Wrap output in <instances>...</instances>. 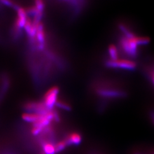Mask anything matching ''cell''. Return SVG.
Segmentation results:
<instances>
[{
    "label": "cell",
    "mask_w": 154,
    "mask_h": 154,
    "mask_svg": "<svg viewBox=\"0 0 154 154\" xmlns=\"http://www.w3.org/2000/svg\"><path fill=\"white\" fill-rule=\"evenodd\" d=\"M122 35L119 38V44L125 54L131 58L138 55L139 46H145L150 42L149 38L136 35L123 24L119 25Z\"/></svg>",
    "instance_id": "6da1fadb"
},
{
    "label": "cell",
    "mask_w": 154,
    "mask_h": 154,
    "mask_svg": "<svg viewBox=\"0 0 154 154\" xmlns=\"http://www.w3.org/2000/svg\"><path fill=\"white\" fill-rule=\"evenodd\" d=\"M105 65L108 68L114 69L132 71L137 68V64L135 61L131 60L118 58L116 60H107L105 62Z\"/></svg>",
    "instance_id": "7a4b0ae2"
},
{
    "label": "cell",
    "mask_w": 154,
    "mask_h": 154,
    "mask_svg": "<svg viewBox=\"0 0 154 154\" xmlns=\"http://www.w3.org/2000/svg\"><path fill=\"white\" fill-rule=\"evenodd\" d=\"M96 93L99 96L108 99H119L126 95V93L124 91L111 88H98Z\"/></svg>",
    "instance_id": "3957f363"
},
{
    "label": "cell",
    "mask_w": 154,
    "mask_h": 154,
    "mask_svg": "<svg viewBox=\"0 0 154 154\" xmlns=\"http://www.w3.org/2000/svg\"><path fill=\"white\" fill-rule=\"evenodd\" d=\"M59 91V88L54 86L50 88L45 94L44 103L49 110H53V107L58 100Z\"/></svg>",
    "instance_id": "277c9868"
},
{
    "label": "cell",
    "mask_w": 154,
    "mask_h": 154,
    "mask_svg": "<svg viewBox=\"0 0 154 154\" xmlns=\"http://www.w3.org/2000/svg\"><path fill=\"white\" fill-rule=\"evenodd\" d=\"M67 146H77L82 142V137L79 133L71 132L63 139Z\"/></svg>",
    "instance_id": "5b68a950"
},
{
    "label": "cell",
    "mask_w": 154,
    "mask_h": 154,
    "mask_svg": "<svg viewBox=\"0 0 154 154\" xmlns=\"http://www.w3.org/2000/svg\"><path fill=\"white\" fill-rule=\"evenodd\" d=\"M17 17L15 22V25L18 26L19 28L22 29L24 28L25 23L28 20L27 18V12L25 9L23 8L19 7L17 9Z\"/></svg>",
    "instance_id": "8992f818"
},
{
    "label": "cell",
    "mask_w": 154,
    "mask_h": 154,
    "mask_svg": "<svg viewBox=\"0 0 154 154\" xmlns=\"http://www.w3.org/2000/svg\"><path fill=\"white\" fill-rule=\"evenodd\" d=\"M35 39L38 42V48L39 50L44 49L45 43V33L44 25L40 23L37 26Z\"/></svg>",
    "instance_id": "52a82bcc"
},
{
    "label": "cell",
    "mask_w": 154,
    "mask_h": 154,
    "mask_svg": "<svg viewBox=\"0 0 154 154\" xmlns=\"http://www.w3.org/2000/svg\"><path fill=\"white\" fill-rule=\"evenodd\" d=\"M42 115L34 114V113H29L26 112L23 114L22 116V119L28 123H34L38 121Z\"/></svg>",
    "instance_id": "ba28073f"
},
{
    "label": "cell",
    "mask_w": 154,
    "mask_h": 154,
    "mask_svg": "<svg viewBox=\"0 0 154 154\" xmlns=\"http://www.w3.org/2000/svg\"><path fill=\"white\" fill-rule=\"evenodd\" d=\"M108 53L110 60H116L119 58V52L118 48L114 45H111L108 48Z\"/></svg>",
    "instance_id": "9c48e42d"
},
{
    "label": "cell",
    "mask_w": 154,
    "mask_h": 154,
    "mask_svg": "<svg viewBox=\"0 0 154 154\" xmlns=\"http://www.w3.org/2000/svg\"><path fill=\"white\" fill-rule=\"evenodd\" d=\"M41 149L45 154H55V144L51 143H45L41 147Z\"/></svg>",
    "instance_id": "30bf717a"
},
{
    "label": "cell",
    "mask_w": 154,
    "mask_h": 154,
    "mask_svg": "<svg viewBox=\"0 0 154 154\" xmlns=\"http://www.w3.org/2000/svg\"><path fill=\"white\" fill-rule=\"evenodd\" d=\"M66 147H67V146L66 145L64 140L60 142H57V143L55 144V153L58 154L63 151L65 149H66Z\"/></svg>",
    "instance_id": "8fae6325"
},
{
    "label": "cell",
    "mask_w": 154,
    "mask_h": 154,
    "mask_svg": "<svg viewBox=\"0 0 154 154\" xmlns=\"http://www.w3.org/2000/svg\"><path fill=\"white\" fill-rule=\"evenodd\" d=\"M55 105L57 106H58V107H60V109H62L63 110H66V111H70L72 109L71 106L69 105H68L67 103L62 101V100H57V103Z\"/></svg>",
    "instance_id": "7c38bea8"
},
{
    "label": "cell",
    "mask_w": 154,
    "mask_h": 154,
    "mask_svg": "<svg viewBox=\"0 0 154 154\" xmlns=\"http://www.w3.org/2000/svg\"><path fill=\"white\" fill-rule=\"evenodd\" d=\"M149 79H150V81L151 83L153 84L154 86V67L152 68L149 72Z\"/></svg>",
    "instance_id": "4fadbf2b"
},
{
    "label": "cell",
    "mask_w": 154,
    "mask_h": 154,
    "mask_svg": "<svg viewBox=\"0 0 154 154\" xmlns=\"http://www.w3.org/2000/svg\"><path fill=\"white\" fill-rule=\"evenodd\" d=\"M1 154H17V153L15 151L8 149H6L4 151H3Z\"/></svg>",
    "instance_id": "5bb4252c"
},
{
    "label": "cell",
    "mask_w": 154,
    "mask_h": 154,
    "mask_svg": "<svg viewBox=\"0 0 154 154\" xmlns=\"http://www.w3.org/2000/svg\"><path fill=\"white\" fill-rule=\"evenodd\" d=\"M149 118H150V119H151V121L152 122V123H153L154 126V110L150 111Z\"/></svg>",
    "instance_id": "9a60e30c"
},
{
    "label": "cell",
    "mask_w": 154,
    "mask_h": 154,
    "mask_svg": "<svg viewBox=\"0 0 154 154\" xmlns=\"http://www.w3.org/2000/svg\"><path fill=\"white\" fill-rule=\"evenodd\" d=\"M39 154H45L44 152H43V151H41V152H40V153H39Z\"/></svg>",
    "instance_id": "2e32d148"
},
{
    "label": "cell",
    "mask_w": 154,
    "mask_h": 154,
    "mask_svg": "<svg viewBox=\"0 0 154 154\" xmlns=\"http://www.w3.org/2000/svg\"><path fill=\"white\" fill-rule=\"evenodd\" d=\"M134 154H141V153H139V152H135Z\"/></svg>",
    "instance_id": "e0dca14e"
},
{
    "label": "cell",
    "mask_w": 154,
    "mask_h": 154,
    "mask_svg": "<svg viewBox=\"0 0 154 154\" xmlns=\"http://www.w3.org/2000/svg\"><path fill=\"white\" fill-rule=\"evenodd\" d=\"M90 154H99L98 153H96V152H93V153H90Z\"/></svg>",
    "instance_id": "ac0fdd59"
},
{
    "label": "cell",
    "mask_w": 154,
    "mask_h": 154,
    "mask_svg": "<svg viewBox=\"0 0 154 154\" xmlns=\"http://www.w3.org/2000/svg\"></svg>",
    "instance_id": "d6986e66"
}]
</instances>
